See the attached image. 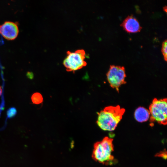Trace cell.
<instances>
[{"instance_id": "5b68a950", "label": "cell", "mask_w": 167, "mask_h": 167, "mask_svg": "<svg viewBox=\"0 0 167 167\" xmlns=\"http://www.w3.org/2000/svg\"><path fill=\"white\" fill-rule=\"evenodd\" d=\"M106 76L111 87L115 89L118 92L120 87L126 83L125 70L123 66L111 65Z\"/></svg>"}, {"instance_id": "5bb4252c", "label": "cell", "mask_w": 167, "mask_h": 167, "mask_svg": "<svg viewBox=\"0 0 167 167\" xmlns=\"http://www.w3.org/2000/svg\"><path fill=\"white\" fill-rule=\"evenodd\" d=\"M164 10H165V11L166 12V10H167V7L166 6H165V7H164Z\"/></svg>"}, {"instance_id": "30bf717a", "label": "cell", "mask_w": 167, "mask_h": 167, "mask_svg": "<svg viewBox=\"0 0 167 167\" xmlns=\"http://www.w3.org/2000/svg\"><path fill=\"white\" fill-rule=\"evenodd\" d=\"M167 40L165 39L162 42L161 48V51L164 56V59L166 61H167Z\"/></svg>"}, {"instance_id": "4fadbf2b", "label": "cell", "mask_w": 167, "mask_h": 167, "mask_svg": "<svg viewBox=\"0 0 167 167\" xmlns=\"http://www.w3.org/2000/svg\"><path fill=\"white\" fill-rule=\"evenodd\" d=\"M2 89L1 86H0V96L2 95Z\"/></svg>"}, {"instance_id": "9c48e42d", "label": "cell", "mask_w": 167, "mask_h": 167, "mask_svg": "<svg viewBox=\"0 0 167 167\" xmlns=\"http://www.w3.org/2000/svg\"><path fill=\"white\" fill-rule=\"evenodd\" d=\"M31 100L34 104H39L43 101V98L41 94L39 92H35L32 96Z\"/></svg>"}, {"instance_id": "ba28073f", "label": "cell", "mask_w": 167, "mask_h": 167, "mask_svg": "<svg viewBox=\"0 0 167 167\" xmlns=\"http://www.w3.org/2000/svg\"><path fill=\"white\" fill-rule=\"evenodd\" d=\"M150 115L149 110L143 107H138L134 114L135 119L140 122L147 121L149 118Z\"/></svg>"}, {"instance_id": "8fae6325", "label": "cell", "mask_w": 167, "mask_h": 167, "mask_svg": "<svg viewBox=\"0 0 167 167\" xmlns=\"http://www.w3.org/2000/svg\"><path fill=\"white\" fill-rule=\"evenodd\" d=\"M16 113V109L14 107H11L7 110V115L9 118H11L15 115Z\"/></svg>"}, {"instance_id": "277c9868", "label": "cell", "mask_w": 167, "mask_h": 167, "mask_svg": "<svg viewBox=\"0 0 167 167\" xmlns=\"http://www.w3.org/2000/svg\"><path fill=\"white\" fill-rule=\"evenodd\" d=\"M86 53L83 49L77 50L74 52L68 51L63 64L67 71L75 72L86 65Z\"/></svg>"}, {"instance_id": "6da1fadb", "label": "cell", "mask_w": 167, "mask_h": 167, "mask_svg": "<svg viewBox=\"0 0 167 167\" xmlns=\"http://www.w3.org/2000/svg\"><path fill=\"white\" fill-rule=\"evenodd\" d=\"M125 111L124 109L119 105L106 107L98 113L96 123L103 131H113L122 119Z\"/></svg>"}, {"instance_id": "7a4b0ae2", "label": "cell", "mask_w": 167, "mask_h": 167, "mask_svg": "<svg viewBox=\"0 0 167 167\" xmlns=\"http://www.w3.org/2000/svg\"><path fill=\"white\" fill-rule=\"evenodd\" d=\"M113 139L105 137L100 141L95 143L93 147L92 157L95 161L104 164H108L112 161L114 157Z\"/></svg>"}, {"instance_id": "8992f818", "label": "cell", "mask_w": 167, "mask_h": 167, "mask_svg": "<svg viewBox=\"0 0 167 167\" xmlns=\"http://www.w3.org/2000/svg\"><path fill=\"white\" fill-rule=\"evenodd\" d=\"M19 32L17 23L6 21L0 25V34L6 40H14L17 36Z\"/></svg>"}, {"instance_id": "3957f363", "label": "cell", "mask_w": 167, "mask_h": 167, "mask_svg": "<svg viewBox=\"0 0 167 167\" xmlns=\"http://www.w3.org/2000/svg\"><path fill=\"white\" fill-rule=\"evenodd\" d=\"M167 102L166 98L159 99L155 98L153 99L149 108L151 124L156 122L163 125L167 124Z\"/></svg>"}, {"instance_id": "7c38bea8", "label": "cell", "mask_w": 167, "mask_h": 167, "mask_svg": "<svg viewBox=\"0 0 167 167\" xmlns=\"http://www.w3.org/2000/svg\"><path fill=\"white\" fill-rule=\"evenodd\" d=\"M157 156H161L164 159H166L167 158L166 152V151L161 152L160 153H158Z\"/></svg>"}, {"instance_id": "52a82bcc", "label": "cell", "mask_w": 167, "mask_h": 167, "mask_svg": "<svg viewBox=\"0 0 167 167\" xmlns=\"http://www.w3.org/2000/svg\"><path fill=\"white\" fill-rule=\"evenodd\" d=\"M127 32L134 33L139 32L142 28L138 19L133 15L127 16L120 24Z\"/></svg>"}]
</instances>
